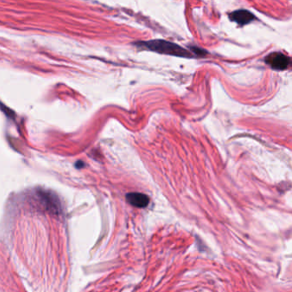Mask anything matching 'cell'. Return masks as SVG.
<instances>
[{"instance_id": "obj_1", "label": "cell", "mask_w": 292, "mask_h": 292, "mask_svg": "<svg viewBox=\"0 0 292 292\" xmlns=\"http://www.w3.org/2000/svg\"><path fill=\"white\" fill-rule=\"evenodd\" d=\"M137 45L147 48L148 50L162 53V54L177 56V57H181V58H192L193 57L189 51L178 46L177 44L171 42V41H166V40H150V41H146V42H139Z\"/></svg>"}, {"instance_id": "obj_2", "label": "cell", "mask_w": 292, "mask_h": 292, "mask_svg": "<svg viewBox=\"0 0 292 292\" xmlns=\"http://www.w3.org/2000/svg\"><path fill=\"white\" fill-rule=\"evenodd\" d=\"M265 62L274 69L285 70L291 64V59L281 52H273L265 58Z\"/></svg>"}, {"instance_id": "obj_3", "label": "cell", "mask_w": 292, "mask_h": 292, "mask_svg": "<svg viewBox=\"0 0 292 292\" xmlns=\"http://www.w3.org/2000/svg\"><path fill=\"white\" fill-rule=\"evenodd\" d=\"M38 196L40 203L43 204L47 209L57 213V211L59 209V203L54 195H51L49 192L40 191L38 193Z\"/></svg>"}, {"instance_id": "obj_4", "label": "cell", "mask_w": 292, "mask_h": 292, "mask_svg": "<svg viewBox=\"0 0 292 292\" xmlns=\"http://www.w3.org/2000/svg\"><path fill=\"white\" fill-rule=\"evenodd\" d=\"M230 19L232 22H237L238 25L243 26L252 22L255 16L247 10H238L230 14Z\"/></svg>"}, {"instance_id": "obj_5", "label": "cell", "mask_w": 292, "mask_h": 292, "mask_svg": "<svg viewBox=\"0 0 292 292\" xmlns=\"http://www.w3.org/2000/svg\"><path fill=\"white\" fill-rule=\"evenodd\" d=\"M126 200L130 205L139 208L146 207L149 204V201H150L148 195L141 193H137V192L127 194Z\"/></svg>"}]
</instances>
